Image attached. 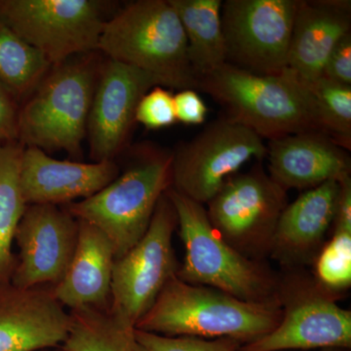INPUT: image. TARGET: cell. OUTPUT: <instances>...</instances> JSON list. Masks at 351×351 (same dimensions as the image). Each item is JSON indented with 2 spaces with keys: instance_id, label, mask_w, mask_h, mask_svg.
<instances>
[{
  "instance_id": "1",
  "label": "cell",
  "mask_w": 351,
  "mask_h": 351,
  "mask_svg": "<svg viewBox=\"0 0 351 351\" xmlns=\"http://www.w3.org/2000/svg\"><path fill=\"white\" fill-rule=\"evenodd\" d=\"M196 91L209 95L223 108V117L255 132L263 140L321 133L313 94L291 69L258 75L226 64L199 78Z\"/></svg>"
},
{
  "instance_id": "2",
  "label": "cell",
  "mask_w": 351,
  "mask_h": 351,
  "mask_svg": "<svg viewBox=\"0 0 351 351\" xmlns=\"http://www.w3.org/2000/svg\"><path fill=\"white\" fill-rule=\"evenodd\" d=\"M281 318L278 299L245 302L217 289L184 282L175 276L135 329L166 337L230 338L243 346L276 329Z\"/></svg>"
},
{
  "instance_id": "3",
  "label": "cell",
  "mask_w": 351,
  "mask_h": 351,
  "mask_svg": "<svg viewBox=\"0 0 351 351\" xmlns=\"http://www.w3.org/2000/svg\"><path fill=\"white\" fill-rule=\"evenodd\" d=\"M98 51L149 73L161 86L196 90L186 34L169 0H138L106 21Z\"/></svg>"
},
{
  "instance_id": "4",
  "label": "cell",
  "mask_w": 351,
  "mask_h": 351,
  "mask_svg": "<svg viewBox=\"0 0 351 351\" xmlns=\"http://www.w3.org/2000/svg\"><path fill=\"white\" fill-rule=\"evenodd\" d=\"M94 53L52 66L20 107L18 142L43 152L82 156L101 64Z\"/></svg>"
},
{
  "instance_id": "5",
  "label": "cell",
  "mask_w": 351,
  "mask_h": 351,
  "mask_svg": "<svg viewBox=\"0 0 351 351\" xmlns=\"http://www.w3.org/2000/svg\"><path fill=\"white\" fill-rule=\"evenodd\" d=\"M177 214L186 249L178 278L223 291L245 302L277 300L278 282L261 262L245 257L214 230L204 205L170 188L166 191Z\"/></svg>"
},
{
  "instance_id": "6",
  "label": "cell",
  "mask_w": 351,
  "mask_h": 351,
  "mask_svg": "<svg viewBox=\"0 0 351 351\" xmlns=\"http://www.w3.org/2000/svg\"><path fill=\"white\" fill-rule=\"evenodd\" d=\"M172 162L173 152H143L106 188L66 209L100 230L112 243L114 258H120L147 232L157 203L172 184Z\"/></svg>"
},
{
  "instance_id": "7",
  "label": "cell",
  "mask_w": 351,
  "mask_h": 351,
  "mask_svg": "<svg viewBox=\"0 0 351 351\" xmlns=\"http://www.w3.org/2000/svg\"><path fill=\"white\" fill-rule=\"evenodd\" d=\"M287 191L260 163L247 173L232 176L207 203V216L226 243L245 257L260 262L271 254L274 233Z\"/></svg>"
},
{
  "instance_id": "8",
  "label": "cell",
  "mask_w": 351,
  "mask_h": 351,
  "mask_svg": "<svg viewBox=\"0 0 351 351\" xmlns=\"http://www.w3.org/2000/svg\"><path fill=\"white\" fill-rule=\"evenodd\" d=\"M105 3L96 0H0V21L51 66L98 52Z\"/></svg>"
},
{
  "instance_id": "9",
  "label": "cell",
  "mask_w": 351,
  "mask_h": 351,
  "mask_svg": "<svg viewBox=\"0 0 351 351\" xmlns=\"http://www.w3.org/2000/svg\"><path fill=\"white\" fill-rule=\"evenodd\" d=\"M265 156L262 138L223 115L173 152L171 188L205 205L245 163Z\"/></svg>"
},
{
  "instance_id": "10",
  "label": "cell",
  "mask_w": 351,
  "mask_h": 351,
  "mask_svg": "<svg viewBox=\"0 0 351 351\" xmlns=\"http://www.w3.org/2000/svg\"><path fill=\"white\" fill-rule=\"evenodd\" d=\"M278 284L282 318L276 329L239 351H285L351 348V311L339 306L335 293L316 279L291 277Z\"/></svg>"
},
{
  "instance_id": "11",
  "label": "cell",
  "mask_w": 351,
  "mask_h": 351,
  "mask_svg": "<svg viewBox=\"0 0 351 351\" xmlns=\"http://www.w3.org/2000/svg\"><path fill=\"white\" fill-rule=\"evenodd\" d=\"M177 226L175 208L165 193L143 239L113 262L110 307L134 327L177 276L180 267L172 244Z\"/></svg>"
},
{
  "instance_id": "12",
  "label": "cell",
  "mask_w": 351,
  "mask_h": 351,
  "mask_svg": "<svg viewBox=\"0 0 351 351\" xmlns=\"http://www.w3.org/2000/svg\"><path fill=\"white\" fill-rule=\"evenodd\" d=\"M299 0H226L221 21L226 64L258 75L288 69Z\"/></svg>"
},
{
  "instance_id": "13",
  "label": "cell",
  "mask_w": 351,
  "mask_h": 351,
  "mask_svg": "<svg viewBox=\"0 0 351 351\" xmlns=\"http://www.w3.org/2000/svg\"><path fill=\"white\" fill-rule=\"evenodd\" d=\"M78 219L56 205H27L15 241L20 248L11 282L54 287L66 276L78 237Z\"/></svg>"
},
{
  "instance_id": "14",
  "label": "cell",
  "mask_w": 351,
  "mask_h": 351,
  "mask_svg": "<svg viewBox=\"0 0 351 351\" xmlns=\"http://www.w3.org/2000/svg\"><path fill=\"white\" fill-rule=\"evenodd\" d=\"M156 86L159 80L142 69L110 59L100 64L87 123L95 162L112 160L123 149L138 101Z\"/></svg>"
},
{
  "instance_id": "15",
  "label": "cell",
  "mask_w": 351,
  "mask_h": 351,
  "mask_svg": "<svg viewBox=\"0 0 351 351\" xmlns=\"http://www.w3.org/2000/svg\"><path fill=\"white\" fill-rule=\"evenodd\" d=\"M71 321L51 286L0 283V351L58 348L68 338Z\"/></svg>"
},
{
  "instance_id": "16",
  "label": "cell",
  "mask_w": 351,
  "mask_h": 351,
  "mask_svg": "<svg viewBox=\"0 0 351 351\" xmlns=\"http://www.w3.org/2000/svg\"><path fill=\"white\" fill-rule=\"evenodd\" d=\"M119 174L112 160H58L34 147H25L21 158V189L27 205L58 206L85 199L106 188Z\"/></svg>"
},
{
  "instance_id": "17",
  "label": "cell",
  "mask_w": 351,
  "mask_h": 351,
  "mask_svg": "<svg viewBox=\"0 0 351 351\" xmlns=\"http://www.w3.org/2000/svg\"><path fill=\"white\" fill-rule=\"evenodd\" d=\"M269 176L284 191L316 188L350 177V152L316 132L269 141Z\"/></svg>"
},
{
  "instance_id": "18",
  "label": "cell",
  "mask_w": 351,
  "mask_h": 351,
  "mask_svg": "<svg viewBox=\"0 0 351 351\" xmlns=\"http://www.w3.org/2000/svg\"><path fill=\"white\" fill-rule=\"evenodd\" d=\"M350 31V1L299 0L289 46L288 69L302 82H315L337 44Z\"/></svg>"
},
{
  "instance_id": "19",
  "label": "cell",
  "mask_w": 351,
  "mask_h": 351,
  "mask_svg": "<svg viewBox=\"0 0 351 351\" xmlns=\"http://www.w3.org/2000/svg\"><path fill=\"white\" fill-rule=\"evenodd\" d=\"M339 182L308 189L286 206L277 223L270 255L286 265L313 258L334 221Z\"/></svg>"
},
{
  "instance_id": "20",
  "label": "cell",
  "mask_w": 351,
  "mask_h": 351,
  "mask_svg": "<svg viewBox=\"0 0 351 351\" xmlns=\"http://www.w3.org/2000/svg\"><path fill=\"white\" fill-rule=\"evenodd\" d=\"M77 244L73 260L53 294L71 309L110 306L114 251L96 226L78 219Z\"/></svg>"
},
{
  "instance_id": "21",
  "label": "cell",
  "mask_w": 351,
  "mask_h": 351,
  "mask_svg": "<svg viewBox=\"0 0 351 351\" xmlns=\"http://www.w3.org/2000/svg\"><path fill=\"white\" fill-rule=\"evenodd\" d=\"M179 16L188 43L189 63L196 80L226 64L221 29V0H169Z\"/></svg>"
},
{
  "instance_id": "22",
  "label": "cell",
  "mask_w": 351,
  "mask_h": 351,
  "mask_svg": "<svg viewBox=\"0 0 351 351\" xmlns=\"http://www.w3.org/2000/svg\"><path fill=\"white\" fill-rule=\"evenodd\" d=\"M71 329L62 346L66 351H147L135 327L110 306L71 309Z\"/></svg>"
},
{
  "instance_id": "23",
  "label": "cell",
  "mask_w": 351,
  "mask_h": 351,
  "mask_svg": "<svg viewBox=\"0 0 351 351\" xmlns=\"http://www.w3.org/2000/svg\"><path fill=\"white\" fill-rule=\"evenodd\" d=\"M24 149L18 141L0 145V283L11 281L17 265L13 242L27 206L20 182Z\"/></svg>"
},
{
  "instance_id": "24",
  "label": "cell",
  "mask_w": 351,
  "mask_h": 351,
  "mask_svg": "<svg viewBox=\"0 0 351 351\" xmlns=\"http://www.w3.org/2000/svg\"><path fill=\"white\" fill-rule=\"evenodd\" d=\"M51 69L38 50L0 21V83L18 101L31 96Z\"/></svg>"
},
{
  "instance_id": "25",
  "label": "cell",
  "mask_w": 351,
  "mask_h": 351,
  "mask_svg": "<svg viewBox=\"0 0 351 351\" xmlns=\"http://www.w3.org/2000/svg\"><path fill=\"white\" fill-rule=\"evenodd\" d=\"M306 84L315 101L321 133L350 152L351 86L322 77Z\"/></svg>"
},
{
  "instance_id": "26",
  "label": "cell",
  "mask_w": 351,
  "mask_h": 351,
  "mask_svg": "<svg viewBox=\"0 0 351 351\" xmlns=\"http://www.w3.org/2000/svg\"><path fill=\"white\" fill-rule=\"evenodd\" d=\"M316 281L330 292L351 285V230H334L332 239L316 258Z\"/></svg>"
},
{
  "instance_id": "27",
  "label": "cell",
  "mask_w": 351,
  "mask_h": 351,
  "mask_svg": "<svg viewBox=\"0 0 351 351\" xmlns=\"http://www.w3.org/2000/svg\"><path fill=\"white\" fill-rule=\"evenodd\" d=\"M136 339L147 351H239L242 343L230 338L166 337L135 329Z\"/></svg>"
},
{
  "instance_id": "28",
  "label": "cell",
  "mask_w": 351,
  "mask_h": 351,
  "mask_svg": "<svg viewBox=\"0 0 351 351\" xmlns=\"http://www.w3.org/2000/svg\"><path fill=\"white\" fill-rule=\"evenodd\" d=\"M136 122L151 130L167 128L178 122L172 92L162 86L152 88L138 101Z\"/></svg>"
},
{
  "instance_id": "29",
  "label": "cell",
  "mask_w": 351,
  "mask_h": 351,
  "mask_svg": "<svg viewBox=\"0 0 351 351\" xmlns=\"http://www.w3.org/2000/svg\"><path fill=\"white\" fill-rule=\"evenodd\" d=\"M320 77L351 86V32L337 44L328 58Z\"/></svg>"
},
{
  "instance_id": "30",
  "label": "cell",
  "mask_w": 351,
  "mask_h": 351,
  "mask_svg": "<svg viewBox=\"0 0 351 351\" xmlns=\"http://www.w3.org/2000/svg\"><path fill=\"white\" fill-rule=\"evenodd\" d=\"M174 104L177 121L186 125H200L206 120L209 110L196 90H180L174 95Z\"/></svg>"
},
{
  "instance_id": "31",
  "label": "cell",
  "mask_w": 351,
  "mask_h": 351,
  "mask_svg": "<svg viewBox=\"0 0 351 351\" xmlns=\"http://www.w3.org/2000/svg\"><path fill=\"white\" fill-rule=\"evenodd\" d=\"M18 101L0 83V145L18 141Z\"/></svg>"
},
{
  "instance_id": "32",
  "label": "cell",
  "mask_w": 351,
  "mask_h": 351,
  "mask_svg": "<svg viewBox=\"0 0 351 351\" xmlns=\"http://www.w3.org/2000/svg\"><path fill=\"white\" fill-rule=\"evenodd\" d=\"M334 230H351V177L339 182L338 201L335 214Z\"/></svg>"
},
{
  "instance_id": "33",
  "label": "cell",
  "mask_w": 351,
  "mask_h": 351,
  "mask_svg": "<svg viewBox=\"0 0 351 351\" xmlns=\"http://www.w3.org/2000/svg\"><path fill=\"white\" fill-rule=\"evenodd\" d=\"M56 348H46V350H41L38 351H66L63 348H58V350H56Z\"/></svg>"
},
{
  "instance_id": "34",
  "label": "cell",
  "mask_w": 351,
  "mask_h": 351,
  "mask_svg": "<svg viewBox=\"0 0 351 351\" xmlns=\"http://www.w3.org/2000/svg\"><path fill=\"white\" fill-rule=\"evenodd\" d=\"M321 351H348V350H339V348H328V350H322Z\"/></svg>"
}]
</instances>
